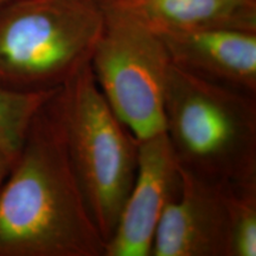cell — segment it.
I'll return each mask as SVG.
<instances>
[{"label": "cell", "instance_id": "1", "mask_svg": "<svg viewBox=\"0 0 256 256\" xmlns=\"http://www.w3.org/2000/svg\"><path fill=\"white\" fill-rule=\"evenodd\" d=\"M70 162L62 87L40 108L0 186V256H104Z\"/></svg>", "mask_w": 256, "mask_h": 256}, {"label": "cell", "instance_id": "2", "mask_svg": "<svg viewBox=\"0 0 256 256\" xmlns=\"http://www.w3.org/2000/svg\"><path fill=\"white\" fill-rule=\"evenodd\" d=\"M164 132L182 168L215 182L256 180V98L171 63Z\"/></svg>", "mask_w": 256, "mask_h": 256}, {"label": "cell", "instance_id": "3", "mask_svg": "<svg viewBox=\"0 0 256 256\" xmlns=\"http://www.w3.org/2000/svg\"><path fill=\"white\" fill-rule=\"evenodd\" d=\"M104 0H8L0 5V86L36 92L63 87L90 58Z\"/></svg>", "mask_w": 256, "mask_h": 256}, {"label": "cell", "instance_id": "4", "mask_svg": "<svg viewBox=\"0 0 256 256\" xmlns=\"http://www.w3.org/2000/svg\"><path fill=\"white\" fill-rule=\"evenodd\" d=\"M62 96L70 162L107 242L136 178L138 140L108 104L90 63L63 86Z\"/></svg>", "mask_w": 256, "mask_h": 256}, {"label": "cell", "instance_id": "5", "mask_svg": "<svg viewBox=\"0 0 256 256\" xmlns=\"http://www.w3.org/2000/svg\"><path fill=\"white\" fill-rule=\"evenodd\" d=\"M90 68L108 104L136 140L164 132L171 60L159 34L122 5L104 0Z\"/></svg>", "mask_w": 256, "mask_h": 256}, {"label": "cell", "instance_id": "6", "mask_svg": "<svg viewBox=\"0 0 256 256\" xmlns=\"http://www.w3.org/2000/svg\"><path fill=\"white\" fill-rule=\"evenodd\" d=\"M180 190V170L165 132L138 140L133 185L104 256H151L165 208Z\"/></svg>", "mask_w": 256, "mask_h": 256}, {"label": "cell", "instance_id": "7", "mask_svg": "<svg viewBox=\"0 0 256 256\" xmlns=\"http://www.w3.org/2000/svg\"><path fill=\"white\" fill-rule=\"evenodd\" d=\"M180 170V190L165 208L151 256H229L228 182Z\"/></svg>", "mask_w": 256, "mask_h": 256}, {"label": "cell", "instance_id": "8", "mask_svg": "<svg viewBox=\"0 0 256 256\" xmlns=\"http://www.w3.org/2000/svg\"><path fill=\"white\" fill-rule=\"evenodd\" d=\"M156 32L178 69L256 98V32L232 28Z\"/></svg>", "mask_w": 256, "mask_h": 256}, {"label": "cell", "instance_id": "9", "mask_svg": "<svg viewBox=\"0 0 256 256\" xmlns=\"http://www.w3.org/2000/svg\"><path fill=\"white\" fill-rule=\"evenodd\" d=\"M116 4L154 31L232 28L256 32V0H130Z\"/></svg>", "mask_w": 256, "mask_h": 256}, {"label": "cell", "instance_id": "10", "mask_svg": "<svg viewBox=\"0 0 256 256\" xmlns=\"http://www.w3.org/2000/svg\"><path fill=\"white\" fill-rule=\"evenodd\" d=\"M56 90L25 92L0 86V150L14 162L34 115Z\"/></svg>", "mask_w": 256, "mask_h": 256}, {"label": "cell", "instance_id": "11", "mask_svg": "<svg viewBox=\"0 0 256 256\" xmlns=\"http://www.w3.org/2000/svg\"><path fill=\"white\" fill-rule=\"evenodd\" d=\"M229 256H256V180L228 182Z\"/></svg>", "mask_w": 256, "mask_h": 256}, {"label": "cell", "instance_id": "12", "mask_svg": "<svg viewBox=\"0 0 256 256\" xmlns=\"http://www.w3.org/2000/svg\"><path fill=\"white\" fill-rule=\"evenodd\" d=\"M12 164H14V160L10 158L2 150H0V186L4 183L5 178L8 177Z\"/></svg>", "mask_w": 256, "mask_h": 256}, {"label": "cell", "instance_id": "13", "mask_svg": "<svg viewBox=\"0 0 256 256\" xmlns=\"http://www.w3.org/2000/svg\"><path fill=\"white\" fill-rule=\"evenodd\" d=\"M112 2H130V0H112Z\"/></svg>", "mask_w": 256, "mask_h": 256}, {"label": "cell", "instance_id": "14", "mask_svg": "<svg viewBox=\"0 0 256 256\" xmlns=\"http://www.w3.org/2000/svg\"><path fill=\"white\" fill-rule=\"evenodd\" d=\"M8 2V0H0V5H2V2Z\"/></svg>", "mask_w": 256, "mask_h": 256}]
</instances>
